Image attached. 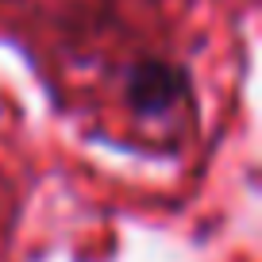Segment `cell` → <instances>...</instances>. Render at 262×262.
Returning <instances> with one entry per match:
<instances>
[{"mask_svg":"<svg viewBox=\"0 0 262 262\" xmlns=\"http://www.w3.org/2000/svg\"><path fill=\"white\" fill-rule=\"evenodd\" d=\"M189 74L181 66L166 62V58H143L127 70L123 81V100L139 120H162L170 116L181 100H189Z\"/></svg>","mask_w":262,"mask_h":262,"instance_id":"6da1fadb","label":"cell"}]
</instances>
